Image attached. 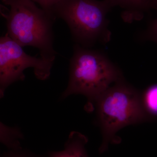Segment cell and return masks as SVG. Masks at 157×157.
Listing matches in <instances>:
<instances>
[{
  "label": "cell",
  "instance_id": "cell-1",
  "mask_svg": "<svg viewBox=\"0 0 157 157\" xmlns=\"http://www.w3.org/2000/svg\"><path fill=\"white\" fill-rule=\"evenodd\" d=\"M97 122L102 135L101 153L121 139L117 133L124 127L153 120L144 107L141 94L124 78L117 82L95 102Z\"/></svg>",
  "mask_w": 157,
  "mask_h": 157
},
{
  "label": "cell",
  "instance_id": "cell-2",
  "mask_svg": "<svg viewBox=\"0 0 157 157\" xmlns=\"http://www.w3.org/2000/svg\"><path fill=\"white\" fill-rule=\"evenodd\" d=\"M1 14L7 33L22 47L39 49L40 56L55 60L52 25L56 18L31 0H2Z\"/></svg>",
  "mask_w": 157,
  "mask_h": 157
},
{
  "label": "cell",
  "instance_id": "cell-3",
  "mask_svg": "<svg viewBox=\"0 0 157 157\" xmlns=\"http://www.w3.org/2000/svg\"><path fill=\"white\" fill-rule=\"evenodd\" d=\"M69 70L68 86L61 98L83 95L87 98L89 110L108 88L124 78L121 70L103 52L77 44L73 48Z\"/></svg>",
  "mask_w": 157,
  "mask_h": 157
},
{
  "label": "cell",
  "instance_id": "cell-4",
  "mask_svg": "<svg viewBox=\"0 0 157 157\" xmlns=\"http://www.w3.org/2000/svg\"><path fill=\"white\" fill-rule=\"evenodd\" d=\"M111 9L106 0H62L52 14L67 23L76 44L90 48L110 41L107 14Z\"/></svg>",
  "mask_w": 157,
  "mask_h": 157
},
{
  "label": "cell",
  "instance_id": "cell-5",
  "mask_svg": "<svg viewBox=\"0 0 157 157\" xmlns=\"http://www.w3.org/2000/svg\"><path fill=\"white\" fill-rule=\"evenodd\" d=\"M22 47L7 33L0 39L1 98L9 86L24 79V72L27 68H33L35 76L39 80H46L50 76L55 60L31 56L26 53Z\"/></svg>",
  "mask_w": 157,
  "mask_h": 157
},
{
  "label": "cell",
  "instance_id": "cell-6",
  "mask_svg": "<svg viewBox=\"0 0 157 157\" xmlns=\"http://www.w3.org/2000/svg\"><path fill=\"white\" fill-rule=\"evenodd\" d=\"M111 8L117 6L122 9L121 17L125 22L140 21L144 14L154 9V0H106Z\"/></svg>",
  "mask_w": 157,
  "mask_h": 157
},
{
  "label": "cell",
  "instance_id": "cell-7",
  "mask_svg": "<svg viewBox=\"0 0 157 157\" xmlns=\"http://www.w3.org/2000/svg\"><path fill=\"white\" fill-rule=\"evenodd\" d=\"M88 139L80 132H73L70 133L68 140L62 151H51L49 157H89L86 145Z\"/></svg>",
  "mask_w": 157,
  "mask_h": 157
},
{
  "label": "cell",
  "instance_id": "cell-8",
  "mask_svg": "<svg viewBox=\"0 0 157 157\" xmlns=\"http://www.w3.org/2000/svg\"><path fill=\"white\" fill-rule=\"evenodd\" d=\"M24 135L20 129L17 127H11L3 123L0 125V140L9 150H17L22 149L21 140L23 139Z\"/></svg>",
  "mask_w": 157,
  "mask_h": 157
},
{
  "label": "cell",
  "instance_id": "cell-9",
  "mask_svg": "<svg viewBox=\"0 0 157 157\" xmlns=\"http://www.w3.org/2000/svg\"><path fill=\"white\" fill-rule=\"evenodd\" d=\"M142 103L147 113L152 118L157 117V84L152 85L141 94Z\"/></svg>",
  "mask_w": 157,
  "mask_h": 157
},
{
  "label": "cell",
  "instance_id": "cell-10",
  "mask_svg": "<svg viewBox=\"0 0 157 157\" xmlns=\"http://www.w3.org/2000/svg\"><path fill=\"white\" fill-rule=\"evenodd\" d=\"M140 40L151 41L157 43V18L151 21L148 27L140 35Z\"/></svg>",
  "mask_w": 157,
  "mask_h": 157
},
{
  "label": "cell",
  "instance_id": "cell-11",
  "mask_svg": "<svg viewBox=\"0 0 157 157\" xmlns=\"http://www.w3.org/2000/svg\"><path fill=\"white\" fill-rule=\"evenodd\" d=\"M31 1L39 5L42 9L53 16L52 14V10L55 6L62 0H31Z\"/></svg>",
  "mask_w": 157,
  "mask_h": 157
},
{
  "label": "cell",
  "instance_id": "cell-12",
  "mask_svg": "<svg viewBox=\"0 0 157 157\" xmlns=\"http://www.w3.org/2000/svg\"><path fill=\"white\" fill-rule=\"evenodd\" d=\"M2 157H41L31 153L23 150L22 149L17 150H9L2 156Z\"/></svg>",
  "mask_w": 157,
  "mask_h": 157
},
{
  "label": "cell",
  "instance_id": "cell-13",
  "mask_svg": "<svg viewBox=\"0 0 157 157\" xmlns=\"http://www.w3.org/2000/svg\"><path fill=\"white\" fill-rule=\"evenodd\" d=\"M155 7L154 9L157 10V0H154Z\"/></svg>",
  "mask_w": 157,
  "mask_h": 157
}]
</instances>
